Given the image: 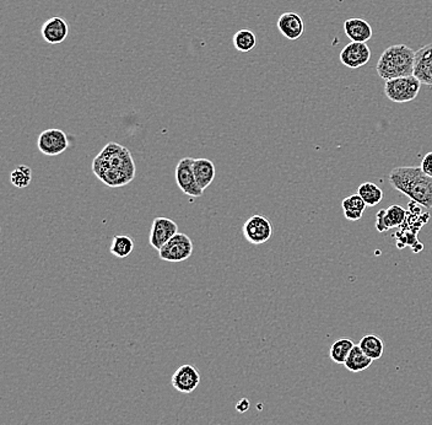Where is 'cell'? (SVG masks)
Returning a JSON list of instances; mask_svg holds the SVG:
<instances>
[{"label":"cell","mask_w":432,"mask_h":425,"mask_svg":"<svg viewBox=\"0 0 432 425\" xmlns=\"http://www.w3.org/2000/svg\"><path fill=\"white\" fill-rule=\"evenodd\" d=\"M95 176L102 184L116 188L133 181L137 168L130 151L126 146L108 143L92 161Z\"/></svg>","instance_id":"1"},{"label":"cell","mask_w":432,"mask_h":425,"mask_svg":"<svg viewBox=\"0 0 432 425\" xmlns=\"http://www.w3.org/2000/svg\"><path fill=\"white\" fill-rule=\"evenodd\" d=\"M389 184L394 190L409 197L418 206L431 209L432 177L427 176L420 166H400L389 174Z\"/></svg>","instance_id":"2"},{"label":"cell","mask_w":432,"mask_h":425,"mask_svg":"<svg viewBox=\"0 0 432 425\" xmlns=\"http://www.w3.org/2000/svg\"><path fill=\"white\" fill-rule=\"evenodd\" d=\"M415 50L405 45H394L383 50L377 62L376 70L384 81L409 77L414 74Z\"/></svg>","instance_id":"3"},{"label":"cell","mask_w":432,"mask_h":425,"mask_svg":"<svg viewBox=\"0 0 432 425\" xmlns=\"http://www.w3.org/2000/svg\"><path fill=\"white\" fill-rule=\"evenodd\" d=\"M421 83L414 75L387 80L384 84V95L395 103H406L415 100L420 92Z\"/></svg>","instance_id":"4"},{"label":"cell","mask_w":432,"mask_h":425,"mask_svg":"<svg viewBox=\"0 0 432 425\" xmlns=\"http://www.w3.org/2000/svg\"><path fill=\"white\" fill-rule=\"evenodd\" d=\"M193 253V242L189 236L177 233L159 251V257L166 262H183L187 261Z\"/></svg>","instance_id":"5"},{"label":"cell","mask_w":432,"mask_h":425,"mask_svg":"<svg viewBox=\"0 0 432 425\" xmlns=\"http://www.w3.org/2000/svg\"><path fill=\"white\" fill-rule=\"evenodd\" d=\"M193 161L194 159L192 157H184L182 160H179L175 171V177H176L178 188L182 190L186 196L198 198L204 193V190H202L197 184L193 172Z\"/></svg>","instance_id":"6"},{"label":"cell","mask_w":432,"mask_h":425,"mask_svg":"<svg viewBox=\"0 0 432 425\" xmlns=\"http://www.w3.org/2000/svg\"><path fill=\"white\" fill-rule=\"evenodd\" d=\"M244 239L252 245H262L271 240L273 235V226L268 219L263 215L255 214L251 217L242 228Z\"/></svg>","instance_id":"7"},{"label":"cell","mask_w":432,"mask_h":425,"mask_svg":"<svg viewBox=\"0 0 432 425\" xmlns=\"http://www.w3.org/2000/svg\"><path fill=\"white\" fill-rule=\"evenodd\" d=\"M68 137L61 129H47L39 135L37 140L39 150L47 157H56L67 150Z\"/></svg>","instance_id":"8"},{"label":"cell","mask_w":432,"mask_h":425,"mask_svg":"<svg viewBox=\"0 0 432 425\" xmlns=\"http://www.w3.org/2000/svg\"><path fill=\"white\" fill-rule=\"evenodd\" d=\"M177 233V223H175L172 219L155 218L150 231V245L154 247L156 251H160Z\"/></svg>","instance_id":"9"},{"label":"cell","mask_w":432,"mask_h":425,"mask_svg":"<svg viewBox=\"0 0 432 425\" xmlns=\"http://www.w3.org/2000/svg\"><path fill=\"white\" fill-rule=\"evenodd\" d=\"M171 384L176 391L181 393H192L199 386L200 374L193 365H182L172 375Z\"/></svg>","instance_id":"10"},{"label":"cell","mask_w":432,"mask_h":425,"mask_svg":"<svg viewBox=\"0 0 432 425\" xmlns=\"http://www.w3.org/2000/svg\"><path fill=\"white\" fill-rule=\"evenodd\" d=\"M340 62L351 69L364 67L371 59V50L362 42H350L340 52Z\"/></svg>","instance_id":"11"},{"label":"cell","mask_w":432,"mask_h":425,"mask_svg":"<svg viewBox=\"0 0 432 425\" xmlns=\"http://www.w3.org/2000/svg\"><path fill=\"white\" fill-rule=\"evenodd\" d=\"M408 212L398 204H394L387 209H381L376 215V229L378 233H387L388 230L400 228L404 224Z\"/></svg>","instance_id":"12"},{"label":"cell","mask_w":432,"mask_h":425,"mask_svg":"<svg viewBox=\"0 0 432 425\" xmlns=\"http://www.w3.org/2000/svg\"><path fill=\"white\" fill-rule=\"evenodd\" d=\"M413 75L421 84L432 86V43L416 50Z\"/></svg>","instance_id":"13"},{"label":"cell","mask_w":432,"mask_h":425,"mask_svg":"<svg viewBox=\"0 0 432 425\" xmlns=\"http://www.w3.org/2000/svg\"><path fill=\"white\" fill-rule=\"evenodd\" d=\"M277 28L284 37L295 41L299 39L305 31V23L296 12H284L277 20Z\"/></svg>","instance_id":"14"},{"label":"cell","mask_w":432,"mask_h":425,"mask_svg":"<svg viewBox=\"0 0 432 425\" xmlns=\"http://www.w3.org/2000/svg\"><path fill=\"white\" fill-rule=\"evenodd\" d=\"M42 36L50 45H59L69 34L68 23L59 17H50L42 26Z\"/></svg>","instance_id":"15"},{"label":"cell","mask_w":432,"mask_h":425,"mask_svg":"<svg viewBox=\"0 0 432 425\" xmlns=\"http://www.w3.org/2000/svg\"><path fill=\"white\" fill-rule=\"evenodd\" d=\"M344 32L351 42H362L367 43L369 39L373 36L371 25L360 17H353L344 23Z\"/></svg>","instance_id":"16"},{"label":"cell","mask_w":432,"mask_h":425,"mask_svg":"<svg viewBox=\"0 0 432 425\" xmlns=\"http://www.w3.org/2000/svg\"><path fill=\"white\" fill-rule=\"evenodd\" d=\"M193 172L197 184L202 190H205L215 179V165L209 159H204V157L194 159Z\"/></svg>","instance_id":"17"},{"label":"cell","mask_w":432,"mask_h":425,"mask_svg":"<svg viewBox=\"0 0 432 425\" xmlns=\"http://www.w3.org/2000/svg\"><path fill=\"white\" fill-rule=\"evenodd\" d=\"M342 207H343L344 217L350 220V221H357L362 218V214L365 212L366 203L357 193L353 196L346 197L342 201Z\"/></svg>","instance_id":"18"},{"label":"cell","mask_w":432,"mask_h":425,"mask_svg":"<svg viewBox=\"0 0 432 425\" xmlns=\"http://www.w3.org/2000/svg\"><path fill=\"white\" fill-rule=\"evenodd\" d=\"M373 360L369 358L365 353L361 350L360 346H354L353 350L350 352L349 357L344 363L345 369L349 370L350 373H361L365 371L371 366Z\"/></svg>","instance_id":"19"},{"label":"cell","mask_w":432,"mask_h":425,"mask_svg":"<svg viewBox=\"0 0 432 425\" xmlns=\"http://www.w3.org/2000/svg\"><path fill=\"white\" fill-rule=\"evenodd\" d=\"M361 350L365 353L369 358L372 360H378L382 358L383 352H384V344L380 337L376 335H369L361 339L360 343Z\"/></svg>","instance_id":"20"},{"label":"cell","mask_w":432,"mask_h":425,"mask_svg":"<svg viewBox=\"0 0 432 425\" xmlns=\"http://www.w3.org/2000/svg\"><path fill=\"white\" fill-rule=\"evenodd\" d=\"M354 346V342L349 338H340L338 341L334 342L332 347L329 349V355H331L333 363H345Z\"/></svg>","instance_id":"21"},{"label":"cell","mask_w":432,"mask_h":425,"mask_svg":"<svg viewBox=\"0 0 432 425\" xmlns=\"http://www.w3.org/2000/svg\"><path fill=\"white\" fill-rule=\"evenodd\" d=\"M357 195L364 199L367 207H375L383 199V190L373 182H364L359 187Z\"/></svg>","instance_id":"22"},{"label":"cell","mask_w":432,"mask_h":425,"mask_svg":"<svg viewBox=\"0 0 432 425\" xmlns=\"http://www.w3.org/2000/svg\"><path fill=\"white\" fill-rule=\"evenodd\" d=\"M134 241L127 235H117L112 240L110 252L117 258H126L133 252Z\"/></svg>","instance_id":"23"},{"label":"cell","mask_w":432,"mask_h":425,"mask_svg":"<svg viewBox=\"0 0 432 425\" xmlns=\"http://www.w3.org/2000/svg\"><path fill=\"white\" fill-rule=\"evenodd\" d=\"M257 45V37L250 30H241L233 36V46L239 52H250Z\"/></svg>","instance_id":"24"},{"label":"cell","mask_w":432,"mask_h":425,"mask_svg":"<svg viewBox=\"0 0 432 425\" xmlns=\"http://www.w3.org/2000/svg\"><path fill=\"white\" fill-rule=\"evenodd\" d=\"M32 179V171L26 165L17 166L12 174H10V182L17 188H25L31 184Z\"/></svg>","instance_id":"25"},{"label":"cell","mask_w":432,"mask_h":425,"mask_svg":"<svg viewBox=\"0 0 432 425\" xmlns=\"http://www.w3.org/2000/svg\"><path fill=\"white\" fill-rule=\"evenodd\" d=\"M421 170L427 175L432 177V151L427 152L426 155L422 159L420 165Z\"/></svg>","instance_id":"26"},{"label":"cell","mask_w":432,"mask_h":425,"mask_svg":"<svg viewBox=\"0 0 432 425\" xmlns=\"http://www.w3.org/2000/svg\"><path fill=\"white\" fill-rule=\"evenodd\" d=\"M236 408H237L239 413H244V412H247V411L250 409V401H248V399H246V398H242V399H241V401L236 404Z\"/></svg>","instance_id":"27"}]
</instances>
